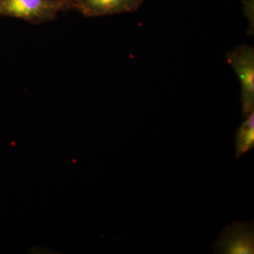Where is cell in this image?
<instances>
[{
	"label": "cell",
	"mask_w": 254,
	"mask_h": 254,
	"mask_svg": "<svg viewBox=\"0 0 254 254\" xmlns=\"http://www.w3.org/2000/svg\"><path fill=\"white\" fill-rule=\"evenodd\" d=\"M73 9V0H0V16L36 24L53 21L58 13Z\"/></svg>",
	"instance_id": "cell-1"
},
{
	"label": "cell",
	"mask_w": 254,
	"mask_h": 254,
	"mask_svg": "<svg viewBox=\"0 0 254 254\" xmlns=\"http://www.w3.org/2000/svg\"><path fill=\"white\" fill-rule=\"evenodd\" d=\"M214 254H254V222H235L225 227L213 244Z\"/></svg>",
	"instance_id": "cell-3"
},
{
	"label": "cell",
	"mask_w": 254,
	"mask_h": 254,
	"mask_svg": "<svg viewBox=\"0 0 254 254\" xmlns=\"http://www.w3.org/2000/svg\"><path fill=\"white\" fill-rule=\"evenodd\" d=\"M235 156L237 159L254 148V111L245 117L235 138Z\"/></svg>",
	"instance_id": "cell-5"
},
{
	"label": "cell",
	"mask_w": 254,
	"mask_h": 254,
	"mask_svg": "<svg viewBox=\"0 0 254 254\" xmlns=\"http://www.w3.org/2000/svg\"><path fill=\"white\" fill-rule=\"evenodd\" d=\"M227 63L237 73L240 82L241 104L245 118L254 111V49L241 45L227 53Z\"/></svg>",
	"instance_id": "cell-2"
},
{
	"label": "cell",
	"mask_w": 254,
	"mask_h": 254,
	"mask_svg": "<svg viewBox=\"0 0 254 254\" xmlns=\"http://www.w3.org/2000/svg\"><path fill=\"white\" fill-rule=\"evenodd\" d=\"M144 0H73L74 9L86 17L133 12Z\"/></svg>",
	"instance_id": "cell-4"
}]
</instances>
